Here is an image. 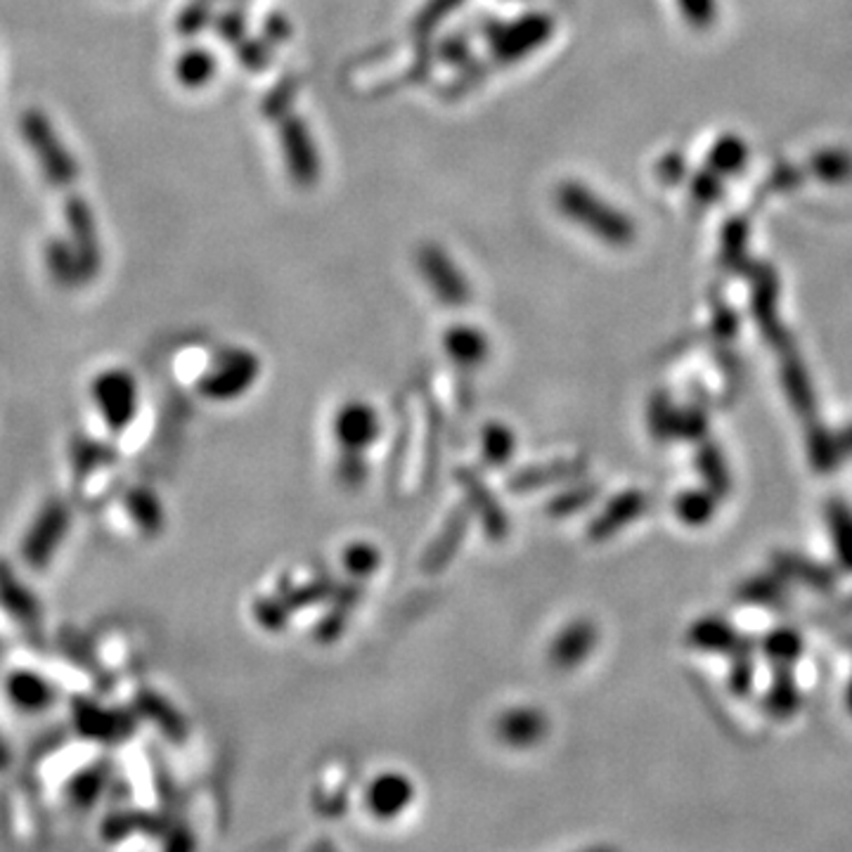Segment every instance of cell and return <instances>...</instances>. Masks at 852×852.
Instances as JSON below:
<instances>
[{"mask_svg":"<svg viewBox=\"0 0 852 852\" xmlns=\"http://www.w3.org/2000/svg\"><path fill=\"white\" fill-rule=\"evenodd\" d=\"M555 202L564 219L580 225L585 233L595 235L601 242L623 246L635 240V223L628 213L604 202L588 185L578 181H564L557 185Z\"/></svg>","mask_w":852,"mask_h":852,"instance_id":"6da1fadb","label":"cell"},{"mask_svg":"<svg viewBox=\"0 0 852 852\" xmlns=\"http://www.w3.org/2000/svg\"><path fill=\"white\" fill-rule=\"evenodd\" d=\"M71 524H74V511H71L69 503L62 500V497H48L36 509L20 540L22 566L29 568L31 574H45L64 547Z\"/></svg>","mask_w":852,"mask_h":852,"instance_id":"7a4b0ae2","label":"cell"},{"mask_svg":"<svg viewBox=\"0 0 852 852\" xmlns=\"http://www.w3.org/2000/svg\"><path fill=\"white\" fill-rule=\"evenodd\" d=\"M93 410L112 436H121L138 417L140 388L135 377L123 367L102 369L88 386Z\"/></svg>","mask_w":852,"mask_h":852,"instance_id":"3957f363","label":"cell"},{"mask_svg":"<svg viewBox=\"0 0 852 852\" xmlns=\"http://www.w3.org/2000/svg\"><path fill=\"white\" fill-rule=\"evenodd\" d=\"M20 131L24 142L31 148L33 156L39 159L48 183H52L55 187H69L77 183L79 178L77 159L69 154L58 131L52 129L50 119L41 110H27L20 119Z\"/></svg>","mask_w":852,"mask_h":852,"instance_id":"277c9868","label":"cell"},{"mask_svg":"<svg viewBox=\"0 0 852 852\" xmlns=\"http://www.w3.org/2000/svg\"><path fill=\"white\" fill-rule=\"evenodd\" d=\"M258 375L261 363L252 351L230 348L219 355L213 367L200 379V394L216 403L237 400L256 384Z\"/></svg>","mask_w":852,"mask_h":852,"instance_id":"5b68a950","label":"cell"},{"mask_svg":"<svg viewBox=\"0 0 852 852\" xmlns=\"http://www.w3.org/2000/svg\"><path fill=\"white\" fill-rule=\"evenodd\" d=\"M417 268L434 296L450 308L465 306L469 301V282L457 268L446 248L438 244H424L417 254Z\"/></svg>","mask_w":852,"mask_h":852,"instance_id":"8992f818","label":"cell"},{"mask_svg":"<svg viewBox=\"0 0 852 852\" xmlns=\"http://www.w3.org/2000/svg\"><path fill=\"white\" fill-rule=\"evenodd\" d=\"M135 713H126L121 708L102 706L98 701L79 699L71 706V720H74V730L85 741L95 743H121L131 737L135 727Z\"/></svg>","mask_w":852,"mask_h":852,"instance_id":"52a82bcc","label":"cell"},{"mask_svg":"<svg viewBox=\"0 0 852 852\" xmlns=\"http://www.w3.org/2000/svg\"><path fill=\"white\" fill-rule=\"evenodd\" d=\"M0 689H3L10 708L22 716H43L58 703V687L52 684L48 674L27 666L10 668L3 682H0Z\"/></svg>","mask_w":852,"mask_h":852,"instance_id":"ba28073f","label":"cell"},{"mask_svg":"<svg viewBox=\"0 0 852 852\" xmlns=\"http://www.w3.org/2000/svg\"><path fill=\"white\" fill-rule=\"evenodd\" d=\"M64 221L69 227V242L79 256L85 282H91L100 275L102 268V248L91 204L79 197V194H71L64 202Z\"/></svg>","mask_w":852,"mask_h":852,"instance_id":"9c48e42d","label":"cell"},{"mask_svg":"<svg viewBox=\"0 0 852 852\" xmlns=\"http://www.w3.org/2000/svg\"><path fill=\"white\" fill-rule=\"evenodd\" d=\"M332 432L342 453H365L379 438L382 422L369 403L348 400L336 410Z\"/></svg>","mask_w":852,"mask_h":852,"instance_id":"30bf717a","label":"cell"},{"mask_svg":"<svg viewBox=\"0 0 852 852\" xmlns=\"http://www.w3.org/2000/svg\"><path fill=\"white\" fill-rule=\"evenodd\" d=\"M415 801L413 779L403 772H382L369 781L365 791V805L382 822L400 816Z\"/></svg>","mask_w":852,"mask_h":852,"instance_id":"8fae6325","label":"cell"},{"mask_svg":"<svg viewBox=\"0 0 852 852\" xmlns=\"http://www.w3.org/2000/svg\"><path fill=\"white\" fill-rule=\"evenodd\" d=\"M549 732V720L538 706H514L495 722V734L509 749H536Z\"/></svg>","mask_w":852,"mask_h":852,"instance_id":"7c38bea8","label":"cell"},{"mask_svg":"<svg viewBox=\"0 0 852 852\" xmlns=\"http://www.w3.org/2000/svg\"><path fill=\"white\" fill-rule=\"evenodd\" d=\"M457 484L462 486V490H465L467 505L471 507V514H476L478 521H481L486 536L490 540H505L507 530H509V521L505 517V509H503L500 500H497V497L490 493L484 478L474 474L471 469L462 467V469H457Z\"/></svg>","mask_w":852,"mask_h":852,"instance_id":"4fadbf2b","label":"cell"},{"mask_svg":"<svg viewBox=\"0 0 852 852\" xmlns=\"http://www.w3.org/2000/svg\"><path fill=\"white\" fill-rule=\"evenodd\" d=\"M471 517L474 514H471L469 505H459L457 509L450 511V517L446 519V524L440 526V530L436 532V538L429 542V547H426V552L422 557V571L424 574L436 576V574L446 571V566L455 559L462 542H465V538H467V528L471 524Z\"/></svg>","mask_w":852,"mask_h":852,"instance_id":"5bb4252c","label":"cell"},{"mask_svg":"<svg viewBox=\"0 0 852 852\" xmlns=\"http://www.w3.org/2000/svg\"><path fill=\"white\" fill-rule=\"evenodd\" d=\"M0 609L20 628H41V601L29 585L12 571V566L0 564Z\"/></svg>","mask_w":852,"mask_h":852,"instance_id":"9a60e30c","label":"cell"},{"mask_svg":"<svg viewBox=\"0 0 852 852\" xmlns=\"http://www.w3.org/2000/svg\"><path fill=\"white\" fill-rule=\"evenodd\" d=\"M280 138H282V150H284V159H287L290 173L298 183H313L317 178V152L306 123H301L298 119L287 121L282 126Z\"/></svg>","mask_w":852,"mask_h":852,"instance_id":"2e32d148","label":"cell"},{"mask_svg":"<svg viewBox=\"0 0 852 852\" xmlns=\"http://www.w3.org/2000/svg\"><path fill=\"white\" fill-rule=\"evenodd\" d=\"M595 649V628L588 620H574L566 626L557 637L552 647L547 651V659L559 670H574L580 666L585 656H590Z\"/></svg>","mask_w":852,"mask_h":852,"instance_id":"e0dca14e","label":"cell"},{"mask_svg":"<svg viewBox=\"0 0 852 852\" xmlns=\"http://www.w3.org/2000/svg\"><path fill=\"white\" fill-rule=\"evenodd\" d=\"M443 348L457 367L465 369L481 367L490 353L488 336L471 325H453L443 334Z\"/></svg>","mask_w":852,"mask_h":852,"instance_id":"ac0fdd59","label":"cell"},{"mask_svg":"<svg viewBox=\"0 0 852 852\" xmlns=\"http://www.w3.org/2000/svg\"><path fill=\"white\" fill-rule=\"evenodd\" d=\"M123 509H126L129 519L140 536L159 538L164 532L166 514H164L162 500H159L154 490L131 488L126 495H123Z\"/></svg>","mask_w":852,"mask_h":852,"instance_id":"d6986e66","label":"cell"},{"mask_svg":"<svg viewBox=\"0 0 852 852\" xmlns=\"http://www.w3.org/2000/svg\"><path fill=\"white\" fill-rule=\"evenodd\" d=\"M133 708H135L133 713L138 718H145L148 722H152L159 732L166 734L173 741H183L187 732L183 716L178 713L175 706H171V701H166L162 694H156L154 689H142L133 701Z\"/></svg>","mask_w":852,"mask_h":852,"instance_id":"ffe728a7","label":"cell"},{"mask_svg":"<svg viewBox=\"0 0 852 852\" xmlns=\"http://www.w3.org/2000/svg\"><path fill=\"white\" fill-rule=\"evenodd\" d=\"M329 599H332V607L323 618H320L317 630H315V637L325 645L336 642V639L346 632L348 618L363 599V585L348 582V585H344V588H334Z\"/></svg>","mask_w":852,"mask_h":852,"instance_id":"44dd1931","label":"cell"},{"mask_svg":"<svg viewBox=\"0 0 852 852\" xmlns=\"http://www.w3.org/2000/svg\"><path fill=\"white\" fill-rule=\"evenodd\" d=\"M578 469H580V465H576L571 457L545 459V462H538V465H528V467L519 469L509 478L507 486L514 493L538 490V488H547V486H555L559 481H566V478H571Z\"/></svg>","mask_w":852,"mask_h":852,"instance_id":"7402d4cb","label":"cell"},{"mask_svg":"<svg viewBox=\"0 0 852 852\" xmlns=\"http://www.w3.org/2000/svg\"><path fill=\"white\" fill-rule=\"evenodd\" d=\"M106 781H110V770H106V765H102V762H91V765L79 770L67 781V803L81 812L95 808L102 801Z\"/></svg>","mask_w":852,"mask_h":852,"instance_id":"603a6c76","label":"cell"},{"mask_svg":"<svg viewBox=\"0 0 852 852\" xmlns=\"http://www.w3.org/2000/svg\"><path fill=\"white\" fill-rule=\"evenodd\" d=\"M334 588H336V585H334L332 576L325 574V571H317L313 576H301V578L284 576L280 580L277 595L290 604L292 611H296V609L313 607V604H320V601L329 599Z\"/></svg>","mask_w":852,"mask_h":852,"instance_id":"cb8c5ba5","label":"cell"},{"mask_svg":"<svg viewBox=\"0 0 852 852\" xmlns=\"http://www.w3.org/2000/svg\"><path fill=\"white\" fill-rule=\"evenodd\" d=\"M45 265L50 277L55 280L62 290H77L85 284V275L79 263L74 246L67 240H50L45 246Z\"/></svg>","mask_w":852,"mask_h":852,"instance_id":"d4e9b609","label":"cell"},{"mask_svg":"<svg viewBox=\"0 0 852 852\" xmlns=\"http://www.w3.org/2000/svg\"><path fill=\"white\" fill-rule=\"evenodd\" d=\"M481 453L488 467H505L517 453V434L505 422H488L481 429Z\"/></svg>","mask_w":852,"mask_h":852,"instance_id":"484cf974","label":"cell"},{"mask_svg":"<svg viewBox=\"0 0 852 852\" xmlns=\"http://www.w3.org/2000/svg\"><path fill=\"white\" fill-rule=\"evenodd\" d=\"M213 74H216V58L204 48H190L175 62V79L185 88H204Z\"/></svg>","mask_w":852,"mask_h":852,"instance_id":"4316f807","label":"cell"},{"mask_svg":"<svg viewBox=\"0 0 852 852\" xmlns=\"http://www.w3.org/2000/svg\"><path fill=\"white\" fill-rule=\"evenodd\" d=\"M549 27L552 24L542 20V17H530V20L519 22L517 27H509L505 41L500 43V52L509 60V55H519V52L538 48L549 33Z\"/></svg>","mask_w":852,"mask_h":852,"instance_id":"83f0119b","label":"cell"},{"mask_svg":"<svg viewBox=\"0 0 852 852\" xmlns=\"http://www.w3.org/2000/svg\"><path fill=\"white\" fill-rule=\"evenodd\" d=\"M344 566L351 578L355 580H365L382 566V552L377 545L365 542V540H355L344 549Z\"/></svg>","mask_w":852,"mask_h":852,"instance_id":"f1b7e54d","label":"cell"},{"mask_svg":"<svg viewBox=\"0 0 852 852\" xmlns=\"http://www.w3.org/2000/svg\"><path fill=\"white\" fill-rule=\"evenodd\" d=\"M292 607H290V604L287 601H284L280 595H275V597H258L256 601H254V618H256V623L263 628V630H268V632H282V630H287V626H290V620H292Z\"/></svg>","mask_w":852,"mask_h":852,"instance_id":"f546056e","label":"cell"},{"mask_svg":"<svg viewBox=\"0 0 852 852\" xmlns=\"http://www.w3.org/2000/svg\"><path fill=\"white\" fill-rule=\"evenodd\" d=\"M632 511H635L632 497H620V500H616V503L609 507V511L604 514L601 519H597V521L592 524V528H590V538H592V540H604L607 536H611L613 528H616L618 524H623V521H628V519L632 517Z\"/></svg>","mask_w":852,"mask_h":852,"instance_id":"4dcf8cb0","label":"cell"},{"mask_svg":"<svg viewBox=\"0 0 852 852\" xmlns=\"http://www.w3.org/2000/svg\"><path fill=\"white\" fill-rule=\"evenodd\" d=\"M336 474L344 488L355 490L367 481V459L365 453H342L339 465H336Z\"/></svg>","mask_w":852,"mask_h":852,"instance_id":"1f68e13d","label":"cell"},{"mask_svg":"<svg viewBox=\"0 0 852 852\" xmlns=\"http://www.w3.org/2000/svg\"><path fill=\"white\" fill-rule=\"evenodd\" d=\"M746 159V148L743 142L737 140V138H724L720 145L716 148L713 156H710V162H713V166L722 173H732L734 169H739L743 164Z\"/></svg>","mask_w":852,"mask_h":852,"instance_id":"d6a6232c","label":"cell"},{"mask_svg":"<svg viewBox=\"0 0 852 852\" xmlns=\"http://www.w3.org/2000/svg\"><path fill=\"white\" fill-rule=\"evenodd\" d=\"M592 500V488H571L568 493L557 495L552 503L547 505V514L552 517H566V514H574L578 507L588 505Z\"/></svg>","mask_w":852,"mask_h":852,"instance_id":"836d02e7","label":"cell"},{"mask_svg":"<svg viewBox=\"0 0 852 852\" xmlns=\"http://www.w3.org/2000/svg\"><path fill=\"white\" fill-rule=\"evenodd\" d=\"M816 171L829 181H843L845 175H850V159L843 152L822 154L816 156Z\"/></svg>","mask_w":852,"mask_h":852,"instance_id":"e575fe53","label":"cell"},{"mask_svg":"<svg viewBox=\"0 0 852 852\" xmlns=\"http://www.w3.org/2000/svg\"><path fill=\"white\" fill-rule=\"evenodd\" d=\"M680 8L697 27H708L716 17V0H680Z\"/></svg>","mask_w":852,"mask_h":852,"instance_id":"d590c367","label":"cell"},{"mask_svg":"<svg viewBox=\"0 0 852 852\" xmlns=\"http://www.w3.org/2000/svg\"><path fill=\"white\" fill-rule=\"evenodd\" d=\"M204 17H206V12H204V8L200 3L197 6H190L183 12V17H181V31L183 33H194L204 24Z\"/></svg>","mask_w":852,"mask_h":852,"instance_id":"8d00e7d4","label":"cell"},{"mask_svg":"<svg viewBox=\"0 0 852 852\" xmlns=\"http://www.w3.org/2000/svg\"><path fill=\"white\" fill-rule=\"evenodd\" d=\"M12 765H14V751H12V746L8 743L6 734L0 732V774L10 772Z\"/></svg>","mask_w":852,"mask_h":852,"instance_id":"74e56055","label":"cell"}]
</instances>
